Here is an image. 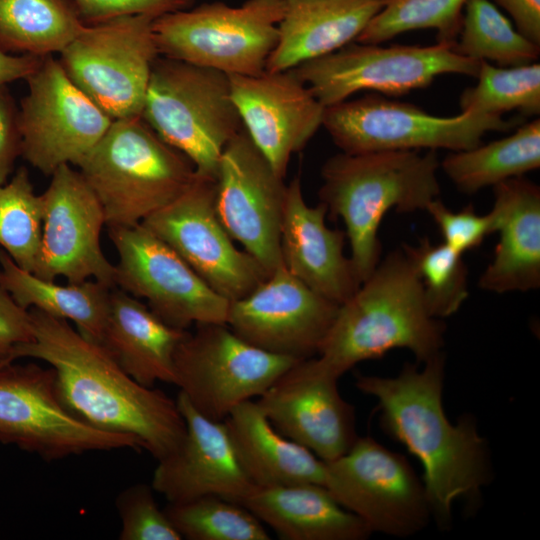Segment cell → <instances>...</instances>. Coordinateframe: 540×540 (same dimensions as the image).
<instances>
[{
	"label": "cell",
	"mask_w": 540,
	"mask_h": 540,
	"mask_svg": "<svg viewBox=\"0 0 540 540\" xmlns=\"http://www.w3.org/2000/svg\"><path fill=\"white\" fill-rule=\"evenodd\" d=\"M188 540H269L263 523L242 504L219 496H202L164 509Z\"/></svg>",
	"instance_id": "cell-34"
},
{
	"label": "cell",
	"mask_w": 540,
	"mask_h": 540,
	"mask_svg": "<svg viewBox=\"0 0 540 540\" xmlns=\"http://www.w3.org/2000/svg\"><path fill=\"white\" fill-rule=\"evenodd\" d=\"M516 119L461 112L437 116L420 107L377 93L324 109L322 126L341 152L359 154L396 150L451 152L474 148L492 131L513 129Z\"/></svg>",
	"instance_id": "cell-8"
},
{
	"label": "cell",
	"mask_w": 540,
	"mask_h": 540,
	"mask_svg": "<svg viewBox=\"0 0 540 540\" xmlns=\"http://www.w3.org/2000/svg\"><path fill=\"white\" fill-rule=\"evenodd\" d=\"M214 191L215 180L196 175L180 196L141 224L232 302L248 295L269 275L255 258L235 246L217 216Z\"/></svg>",
	"instance_id": "cell-16"
},
{
	"label": "cell",
	"mask_w": 540,
	"mask_h": 540,
	"mask_svg": "<svg viewBox=\"0 0 540 540\" xmlns=\"http://www.w3.org/2000/svg\"><path fill=\"white\" fill-rule=\"evenodd\" d=\"M509 13L516 29L540 45V0H490Z\"/></svg>",
	"instance_id": "cell-43"
},
{
	"label": "cell",
	"mask_w": 540,
	"mask_h": 540,
	"mask_svg": "<svg viewBox=\"0 0 540 540\" xmlns=\"http://www.w3.org/2000/svg\"><path fill=\"white\" fill-rule=\"evenodd\" d=\"M41 200L42 236L33 273L69 283L92 279L115 288V265L101 246L104 210L79 170L58 167Z\"/></svg>",
	"instance_id": "cell-18"
},
{
	"label": "cell",
	"mask_w": 540,
	"mask_h": 540,
	"mask_svg": "<svg viewBox=\"0 0 540 540\" xmlns=\"http://www.w3.org/2000/svg\"><path fill=\"white\" fill-rule=\"evenodd\" d=\"M324 203H306L299 177L286 185L281 227L283 265L316 293L340 305L359 288L352 262L344 254L346 233L329 228Z\"/></svg>",
	"instance_id": "cell-23"
},
{
	"label": "cell",
	"mask_w": 540,
	"mask_h": 540,
	"mask_svg": "<svg viewBox=\"0 0 540 540\" xmlns=\"http://www.w3.org/2000/svg\"><path fill=\"white\" fill-rule=\"evenodd\" d=\"M440 167L456 188L467 194L522 177L540 167V119L534 118L488 144L450 152Z\"/></svg>",
	"instance_id": "cell-30"
},
{
	"label": "cell",
	"mask_w": 540,
	"mask_h": 540,
	"mask_svg": "<svg viewBox=\"0 0 540 540\" xmlns=\"http://www.w3.org/2000/svg\"><path fill=\"white\" fill-rule=\"evenodd\" d=\"M454 50L467 58L510 67L536 62L540 45L523 36L490 0H467Z\"/></svg>",
	"instance_id": "cell-32"
},
{
	"label": "cell",
	"mask_w": 540,
	"mask_h": 540,
	"mask_svg": "<svg viewBox=\"0 0 540 540\" xmlns=\"http://www.w3.org/2000/svg\"><path fill=\"white\" fill-rule=\"evenodd\" d=\"M385 0H285L267 71H283L329 54L360 36Z\"/></svg>",
	"instance_id": "cell-25"
},
{
	"label": "cell",
	"mask_w": 540,
	"mask_h": 540,
	"mask_svg": "<svg viewBox=\"0 0 540 540\" xmlns=\"http://www.w3.org/2000/svg\"><path fill=\"white\" fill-rule=\"evenodd\" d=\"M467 0H385L381 10L356 39L382 44L399 34L435 29L437 43L454 45Z\"/></svg>",
	"instance_id": "cell-36"
},
{
	"label": "cell",
	"mask_w": 540,
	"mask_h": 540,
	"mask_svg": "<svg viewBox=\"0 0 540 540\" xmlns=\"http://www.w3.org/2000/svg\"><path fill=\"white\" fill-rule=\"evenodd\" d=\"M25 80L28 93L18 109L21 156L45 175L64 164L77 166L113 120L52 55Z\"/></svg>",
	"instance_id": "cell-14"
},
{
	"label": "cell",
	"mask_w": 540,
	"mask_h": 540,
	"mask_svg": "<svg viewBox=\"0 0 540 540\" xmlns=\"http://www.w3.org/2000/svg\"><path fill=\"white\" fill-rule=\"evenodd\" d=\"M188 330L173 328L147 304L115 287L101 344L136 382L174 384V356Z\"/></svg>",
	"instance_id": "cell-26"
},
{
	"label": "cell",
	"mask_w": 540,
	"mask_h": 540,
	"mask_svg": "<svg viewBox=\"0 0 540 540\" xmlns=\"http://www.w3.org/2000/svg\"><path fill=\"white\" fill-rule=\"evenodd\" d=\"M21 155L18 109L5 86L0 87V185L8 181Z\"/></svg>",
	"instance_id": "cell-42"
},
{
	"label": "cell",
	"mask_w": 540,
	"mask_h": 540,
	"mask_svg": "<svg viewBox=\"0 0 540 540\" xmlns=\"http://www.w3.org/2000/svg\"><path fill=\"white\" fill-rule=\"evenodd\" d=\"M425 211L438 226L443 243L461 255L480 246L485 237L494 232L492 213L479 215L473 205L454 212L437 198Z\"/></svg>",
	"instance_id": "cell-39"
},
{
	"label": "cell",
	"mask_w": 540,
	"mask_h": 540,
	"mask_svg": "<svg viewBox=\"0 0 540 540\" xmlns=\"http://www.w3.org/2000/svg\"><path fill=\"white\" fill-rule=\"evenodd\" d=\"M286 194L278 175L242 128L225 146L214 205L230 235L270 275L283 265L281 227Z\"/></svg>",
	"instance_id": "cell-17"
},
{
	"label": "cell",
	"mask_w": 540,
	"mask_h": 540,
	"mask_svg": "<svg viewBox=\"0 0 540 540\" xmlns=\"http://www.w3.org/2000/svg\"><path fill=\"white\" fill-rule=\"evenodd\" d=\"M444 331L441 319L428 312L412 259L397 249L339 305L316 359L337 379L356 364L396 348L425 362L442 352Z\"/></svg>",
	"instance_id": "cell-3"
},
{
	"label": "cell",
	"mask_w": 540,
	"mask_h": 540,
	"mask_svg": "<svg viewBox=\"0 0 540 540\" xmlns=\"http://www.w3.org/2000/svg\"><path fill=\"white\" fill-rule=\"evenodd\" d=\"M155 19L122 16L86 25L60 52L70 79L112 120L142 117L152 67L160 56Z\"/></svg>",
	"instance_id": "cell-12"
},
{
	"label": "cell",
	"mask_w": 540,
	"mask_h": 540,
	"mask_svg": "<svg viewBox=\"0 0 540 540\" xmlns=\"http://www.w3.org/2000/svg\"><path fill=\"white\" fill-rule=\"evenodd\" d=\"M154 489L144 483L122 490L116 498L121 540H181L166 512L157 505Z\"/></svg>",
	"instance_id": "cell-38"
},
{
	"label": "cell",
	"mask_w": 540,
	"mask_h": 540,
	"mask_svg": "<svg viewBox=\"0 0 540 540\" xmlns=\"http://www.w3.org/2000/svg\"><path fill=\"white\" fill-rule=\"evenodd\" d=\"M228 77L243 129L284 178L292 154L322 126L325 107L291 69Z\"/></svg>",
	"instance_id": "cell-21"
},
{
	"label": "cell",
	"mask_w": 540,
	"mask_h": 540,
	"mask_svg": "<svg viewBox=\"0 0 540 540\" xmlns=\"http://www.w3.org/2000/svg\"><path fill=\"white\" fill-rule=\"evenodd\" d=\"M437 151L396 150L329 157L321 168L320 202L345 224L360 283L381 260L378 230L385 214L426 210L441 192Z\"/></svg>",
	"instance_id": "cell-4"
},
{
	"label": "cell",
	"mask_w": 540,
	"mask_h": 540,
	"mask_svg": "<svg viewBox=\"0 0 540 540\" xmlns=\"http://www.w3.org/2000/svg\"><path fill=\"white\" fill-rule=\"evenodd\" d=\"M42 59L29 54H9L0 49V87L19 79L25 80Z\"/></svg>",
	"instance_id": "cell-44"
},
{
	"label": "cell",
	"mask_w": 540,
	"mask_h": 540,
	"mask_svg": "<svg viewBox=\"0 0 540 540\" xmlns=\"http://www.w3.org/2000/svg\"><path fill=\"white\" fill-rule=\"evenodd\" d=\"M316 358L299 360L256 401L273 427L327 462L358 438L354 407Z\"/></svg>",
	"instance_id": "cell-20"
},
{
	"label": "cell",
	"mask_w": 540,
	"mask_h": 540,
	"mask_svg": "<svg viewBox=\"0 0 540 540\" xmlns=\"http://www.w3.org/2000/svg\"><path fill=\"white\" fill-rule=\"evenodd\" d=\"M142 118L191 161L197 176L211 180L225 146L243 128L228 75L161 55L152 67Z\"/></svg>",
	"instance_id": "cell-6"
},
{
	"label": "cell",
	"mask_w": 540,
	"mask_h": 540,
	"mask_svg": "<svg viewBox=\"0 0 540 540\" xmlns=\"http://www.w3.org/2000/svg\"><path fill=\"white\" fill-rule=\"evenodd\" d=\"M338 308L281 265L248 295L230 302L226 324L259 349L304 360L318 355Z\"/></svg>",
	"instance_id": "cell-19"
},
{
	"label": "cell",
	"mask_w": 540,
	"mask_h": 540,
	"mask_svg": "<svg viewBox=\"0 0 540 540\" xmlns=\"http://www.w3.org/2000/svg\"><path fill=\"white\" fill-rule=\"evenodd\" d=\"M297 361L249 344L227 324H199L176 349L174 385L200 414L224 421L236 406L262 395Z\"/></svg>",
	"instance_id": "cell-11"
},
{
	"label": "cell",
	"mask_w": 540,
	"mask_h": 540,
	"mask_svg": "<svg viewBox=\"0 0 540 540\" xmlns=\"http://www.w3.org/2000/svg\"><path fill=\"white\" fill-rule=\"evenodd\" d=\"M238 458L255 487L323 485L326 463L278 432L258 403L245 401L224 420Z\"/></svg>",
	"instance_id": "cell-28"
},
{
	"label": "cell",
	"mask_w": 540,
	"mask_h": 540,
	"mask_svg": "<svg viewBox=\"0 0 540 540\" xmlns=\"http://www.w3.org/2000/svg\"><path fill=\"white\" fill-rule=\"evenodd\" d=\"M477 83L459 97L461 112L502 116L509 111L540 114V64L500 67L480 61Z\"/></svg>",
	"instance_id": "cell-33"
},
{
	"label": "cell",
	"mask_w": 540,
	"mask_h": 540,
	"mask_svg": "<svg viewBox=\"0 0 540 540\" xmlns=\"http://www.w3.org/2000/svg\"><path fill=\"white\" fill-rule=\"evenodd\" d=\"M490 212L499 233L491 262L478 286L502 294L540 286V188L522 177L493 186Z\"/></svg>",
	"instance_id": "cell-24"
},
{
	"label": "cell",
	"mask_w": 540,
	"mask_h": 540,
	"mask_svg": "<svg viewBox=\"0 0 540 540\" xmlns=\"http://www.w3.org/2000/svg\"><path fill=\"white\" fill-rule=\"evenodd\" d=\"M241 504L284 540H363L371 534L320 484L254 487Z\"/></svg>",
	"instance_id": "cell-27"
},
{
	"label": "cell",
	"mask_w": 540,
	"mask_h": 540,
	"mask_svg": "<svg viewBox=\"0 0 540 540\" xmlns=\"http://www.w3.org/2000/svg\"><path fill=\"white\" fill-rule=\"evenodd\" d=\"M325 463L324 486L371 533L407 537L428 524L424 485L403 455L358 437L345 454Z\"/></svg>",
	"instance_id": "cell-13"
},
{
	"label": "cell",
	"mask_w": 540,
	"mask_h": 540,
	"mask_svg": "<svg viewBox=\"0 0 540 540\" xmlns=\"http://www.w3.org/2000/svg\"><path fill=\"white\" fill-rule=\"evenodd\" d=\"M85 26L71 0H0V49L9 54L60 53Z\"/></svg>",
	"instance_id": "cell-31"
},
{
	"label": "cell",
	"mask_w": 540,
	"mask_h": 540,
	"mask_svg": "<svg viewBox=\"0 0 540 540\" xmlns=\"http://www.w3.org/2000/svg\"><path fill=\"white\" fill-rule=\"evenodd\" d=\"M402 249L419 273L426 307L430 315L443 319L456 313L468 298V270L461 254L443 242L421 238L416 246Z\"/></svg>",
	"instance_id": "cell-37"
},
{
	"label": "cell",
	"mask_w": 540,
	"mask_h": 540,
	"mask_svg": "<svg viewBox=\"0 0 540 540\" xmlns=\"http://www.w3.org/2000/svg\"><path fill=\"white\" fill-rule=\"evenodd\" d=\"M480 61L458 54L452 45H389L353 41L291 70L324 106L368 90L402 96L426 88L443 74L476 78Z\"/></svg>",
	"instance_id": "cell-9"
},
{
	"label": "cell",
	"mask_w": 540,
	"mask_h": 540,
	"mask_svg": "<svg viewBox=\"0 0 540 540\" xmlns=\"http://www.w3.org/2000/svg\"><path fill=\"white\" fill-rule=\"evenodd\" d=\"M406 363L395 377L355 374V386L378 401L383 431L423 467L426 496L437 520H450L453 503L473 500L489 480L488 449L472 417L451 423L442 403L445 358Z\"/></svg>",
	"instance_id": "cell-2"
},
{
	"label": "cell",
	"mask_w": 540,
	"mask_h": 540,
	"mask_svg": "<svg viewBox=\"0 0 540 540\" xmlns=\"http://www.w3.org/2000/svg\"><path fill=\"white\" fill-rule=\"evenodd\" d=\"M0 363V442L46 461L90 451L143 449L130 434L98 430L75 417L61 402L55 371L35 363Z\"/></svg>",
	"instance_id": "cell-10"
},
{
	"label": "cell",
	"mask_w": 540,
	"mask_h": 540,
	"mask_svg": "<svg viewBox=\"0 0 540 540\" xmlns=\"http://www.w3.org/2000/svg\"><path fill=\"white\" fill-rule=\"evenodd\" d=\"M0 287L23 308L71 321L86 338L101 342L112 288L96 281L58 284L19 267L0 249Z\"/></svg>",
	"instance_id": "cell-29"
},
{
	"label": "cell",
	"mask_w": 540,
	"mask_h": 540,
	"mask_svg": "<svg viewBox=\"0 0 540 540\" xmlns=\"http://www.w3.org/2000/svg\"><path fill=\"white\" fill-rule=\"evenodd\" d=\"M29 311L33 339L14 348L12 361L46 362L55 371L57 393L68 411L98 430L137 437L157 461L179 446L186 424L176 400L136 382L101 343L67 320Z\"/></svg>",
	"instance_id": "cell-1"
},
{
	"label": "cell",
	"mask_w": 540,
	"mask_h": 540,
	"mask_svg": "<svg viewBox=\"0 0 540 540\" xmlns=\"http://www.w3.org/2000/svg\"><path fill=\"white\" fill-rule=\"evenodd\" d=\"M77 167L102 205L107 228L141 224L196 176L191 161L142 117L113 120Z\"/></svg>",
	"instance_id": "cell-5"
},
{
	"label": "cell",
	"mask_w": 540,
	"mask_h": 540,
	"mask_svg": "<svg viewBox=\"0 0 540 540\" xmlns=\"http://www.w3.org/2000/svg\"><path fill=\"white\" fill-rule=\"evenodd\" d=\"M284 11L285 0L204 3L156 18L154 37L161 56L226 75H258L278 42Z\"/></svg>",
	"instance_id": "cell-7"
},
{
	"label": "cell",
	"mask_w": 540,
	"mask_h": 540,
	"mask_svg": "<svg viewBox=\"0 0 540 540\" xmlns=\"http://www.w3.org/2000/svg\"><path fill=\"white\" fill-rule=\"evenodd\" d=\"M33 339L30 311L0 287V363L11 362L14 348Z\"/></svg>",
	"instance_id": "cell-41"
},
{
	"label": "cell",
	"mask_w": 540,
	"mask_h": 540,
	"mask_svg": "<svg viewBox=\"0 0 540 540\" xmlns=\"http://www.w3.org/2000/svg\"><path fill=\"white\" fill-rule=\"evenodd\" d=\"M86 25L122 16L162 15L189 9L195 0H71Z\"/></svg>",
	"instance_id": "cell-40"
},
{
	"label": "cell",
	"mask_w": 540,
	"mask_h": 540,
	"mask_svg": "<svg viewBox=\"0 0 540 540\" xmlns=\"http://www.w3.org/2000/svg\"><path fill=\"white\" fill-rule=\"evenodd\" d=\"M176 401L186 433L172 453L158 460L152 488L168 503L213 495L241 504L255 486L238 458L224 421L206 418L180 392Z\"/></svg>",
	"instance_id": "cell-22"
},
{
	"label": "cell",
	"mask_w": 540,
	"mask_h": 540,
	"mask_svg": "<svg viewBox=\"0 0 540 540\" xmlns=\"http://www.w3.org/2000/svg\"><path fill=\"white\" fill-rule=\"evenodd\" d=\"M42 236V200L26 168L0 185V246L22 269L34 271Z\"/></svg>",
	"instance_id": "cell-35"
},
{
	"label": "cell",
	"mask_w": 540,
	"mask_h": 540,
	"mask_svg": "<svg viewBox=\"0 0 540 540\" xmlns=\"http://www.w3.org/2000/svg\"><path fill=\"white\" fill-rule=\"evenodd\" d=\"M107 229L119 257L115 287L145 299L151 311L173 328L226 324L230 302L164 241L142 224Z\"/></svg>",
	"instance_id": "cell-15"
}]
</instances>
